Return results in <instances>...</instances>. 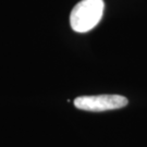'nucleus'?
I'll use <instances>...</instances> for the list:
<instances>
[{
  "mask_svg": "<svg viewBox=\"0 0 147 147\" xmlns=\"http://www.w3.org/2000/svg\"><path fill=\"white\" fill-rule=\"evenodd\" d=\"M102 12V0H82L74 7L70 16L72 30L78 33H86L93 30L101 20Z\"/></svg>",
  "mask_w": 147,
  "mask_h": 147,
  "instance_id": "nucleus-1",
  "label": "nucleus"
},
{
  "mask_svg": "<svg viewBox=\"0 0 147 147\" xmlns=\"http://www.w3.org/2000/svg\"><path fill=\"white\" fill-rule=\"evenodd\" d=\"M129 102L121 95H98V96H81L74 99V106L84 111L101 112L115 110L125 107Z\"/></svg>",
  "mask_w": 147,
  "mask_h": 147,
  "instance_id": "nucleus-2",
  "label": "nucleus"
}]
</instances>
